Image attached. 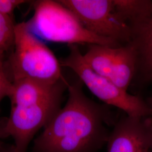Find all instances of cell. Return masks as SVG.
<instances>
[{
	"mask_svg": "<svg viewBox=\"0 0 152 152\" xmlns=\"http://www.w3.org/2000/svg\"><path fill=\"white\" fill-rule=\"evenodd\" d=\"M80 80L68 85L69 96L35 140L36 152H96L107 142L108 109L85 95Z\"/></svg>",
	"mask_w": 152,
	"mask_h": 152,
	"instance_id": "cell-1",
	"label": "cell"
},
{
	"mask_svg": "<svg viewBox=\"0 0 152 152\" xmlns=\"http://www.w3.org/2000/svg\"><path fill=\"white\" fill-rule=\"evenodd\" d=\"M32 18L26 22L28 29L46 41L77 44L121 46L113 40L103 38L88 31L76 15L59 1L42 0L34 3Z\"/></svg>",
	"mask_w": 152,
	"mask_h": 152,
	"instance_id": "cell-2",
	"label": "cell"
},
{
	"mask_svg": "<svg viewBox=\"0 0 152 152\" xmlns=\"http://www.w3.org/2000/svg\"><path fill=\"white\" fill-rule=\"evenodd\" d=\"M14 45L11 60L13 81L29 80L53 85L65 81L60 61L29 31L26 22L15 26Z\"/></svg>",
	"mask_w": 152,
	"mask_h": 152,
	"instance_id": "cell-3",
	"label": "cell"
},
{
	"mask_svg": "<svg viewBox=\"0 0 152 152\" xmlns=\"http://www.w3.org/2000/svg\"><path fill=\"white\" fill-rule=\"evenodd\" d=\"M61 94L49 95L32 91L11 98V113L5 120V137L14 141L15 152H26L35 134L51 120L60 109Z\"/></svg>",
	"mask_w": 152,
	"mask_h": 152,
	"instance_id": "cell-4",
	"label": "cell"
},
{
	"mask_svg": "<svg viewBox=\"0 0 152 152\" xmlns=\"http://www.w3.org/2000/svg\"><path fill=\"white\" fill-rule=\"evenodd\" d=\"M69 54L59 61L60 65L73 71L92 94L104 103L115 107L134 117H152L146 101L117 87L108 78L94 72L87 65L76 45H69Z\"/></svg>",
	"mask_w": 152,
	"mask_h": 152,
	"instance_id": "cell-5",
	"label": "cell"
},
{
	"mask_svg": "<svg viewBox=\"0 0 152 152\" xmlns=\"http://www.w3.org/2000/svg\"><path fill=\"white\" fill-rule=\"evenodd\" d=\"M88 31L117 43L129 44L132 39L130 27L114 9L113 0H60Z\"/></svg>",
	"mask_w": 152,
	"mask_h": 152,
	"instance_id": "cell-6",
	"label": "cell"
},
{
	"mask_svg": "<svg viewBox=\"0 0 152 152\" xmlns=\"http://www.w3.org/2000/svg\"><path fill=\"white\" fill-rule=\"evenodd\" d=\"M108 152H151L152 117L126 115L118 120L107 140Z\"/></svg>",
	"mask_w": 152,
	"mask_h": 152,
	"instance_id": "cell-7",
	"label": "cell"
},
{
	"mask_svg": "<svg viewBox=\"0 0 152 152\" xmlns=\"http://www.w3.org/2000/svg\"><path fill=\"white\" fill-rule=\"evenodd\" d=\"M130 42L137 53V71L144 81L152 83V11L140 23L131 28Z\"/></svg>",
	"mask_w": 152,
	"mask_h": 152,
	"instance_id": "cell-8",
	"label": "cell"
},
{
	"mask_svg": "<svg viewBox=\"0 0 152 152\" xmlns=\"http://www.w3.org/2000/svg\"><path fill=\"white\" fill-rule=\"evenodd\" d=\"M137 61L136 49L131 42L117 48L112 81L117 87L127 91L136 74Z\"/></svg>",
	"mask_w": 152,
	"mask_h": 152,
	"instance_id": "cell-9",
	"label": "cell"
},
{
	"mask_svg": "<svg viewBox=\"0 0 152 152\" xmlns=\"http://www.w3.org/2000/svg\"><path fill=\"white\" fill-rule=\"evenodd\" d=\"M118 48V47H117ZM117 48L102 45H90L83 58L92 71L112 81Z\"/></svg>",
	"mask_w": 152,
	"mask_h": 152,
	"instance_id": "cell-10",
	"label": "cell"
},
{
	"mask_svg": "<svg viewBox=\"0 0 152 152\" xmlns=\"http://www.w3.org/2000/svg\"><path fill=\"white\" fill-rule=\"evenodd\" d=\"M114 9L131 29L140 23L152 11L151 0H113Z\"/></svg>",
	"mask_w": 152,
	"mask_h": 152,
	"instance_id": "cell-11",
	"label": "cell"
},
{
	"mask_svg": "<svg viewBox=\"0 0 152 152\" xmlns=\"http://www.w3.org/2000/svg\"><path fill=\"white\" fill-rule=\"evenodd\" d=\"M15 26L9 15L0 13V52L4 53L14 44Z\"/></svg>",
	"mask_w": 152,
	"mask_h": 152,
	"instance_id": "cell-12",
	"label": "cell"
},
{
	"mask_svg": "<svg viewBox=\"0 0 152 152\" xmlns=\"http://www.w3.org/2000/svg\"><path fill=\"white\" fill-rule=\"evenodd\" d=\"M4 53L0 52V102L6 96L9 97L12 88L13 83L7 78L4 69Z\"/></svg>",
	"mask_w": 152,
	"mask_h": 152,
	"instance_id": "cell-13",
	"label": "cell"
},
{
	"mask_svg": "<svg viewBox=\"0 0 152 152\" xmlns=\"http://www.w3.org/2000/svg\"><path fill=\"white\" fill-rule=\"evenodd\" d=\"M27 2L24 0H0V13L9 15L18 6Z\"/></svg>",
	"mask_w": 152,
	"mask_h": 152,
	"instance_id": "cell-14",
	"label": "cell"
},
{
	"mask_svg": "<svg viewBox=\"0 0 152 152\" xmlns=\"http://www.w3.org/2000/svg\"><path fill=\"white\" fill-rule=\"evenodd\" d=\"M5 120H2L0 122V152H14V146L11 148H5L4 146V144L2 142V139L6 138L4 132V127L5 125Z\"/></svg>",
	"mask_w": 152,
	"mask_h": 152,
	"instance_id": "cell-15",
	"label": "cell"
},
{
	"mask_svg": "<svg viewBox=\"0 0 152 152\" xmlns=\"http://www.w3.org/2000/svg\"><path fill=\"white\" fill-rule=\"evenodd\" d=\"M146 102H147V104H148L149 107L152 110V96L147 98V100H146Z\"/></svg>",
	"mask_w": 152,
	"mask_h": 152,
	"instance_id": "cell-16",
	"label": "cell"
},
{
	"mask_svg": "<svg viewBox=\"0 0 152 152\" xmlns=\"http://www.w3.org/2000/svg\"><path fill=\"white\" fill-rule=\"evenodd\" d=\"M14 152H15V149H14Z\"/></svg>",
	"mask_w": 152,
	"mask_h": 152,
	"instance_id": "cell-17",
	"label": "cell"
},
{
	"mask_svg": "<svg viewBox=\"0 0 152 152\" xmlns=\"http://www.w3.org/2000/svg\"><path fill=\"white\" fill-rule=\"evenodd\" d=\"M151 152H152V151H151Z\"/></svg>",
	"mask_w": 152,
	"mask_h": 152,
	"instance_id": "cell-18",
	"label": "cell"
}]
</instances>
